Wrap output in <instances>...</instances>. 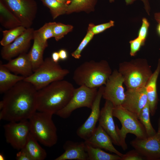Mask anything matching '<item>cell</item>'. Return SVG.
Instances as JSON below:
<instances>
[{
	"instance_id": "1",
	"label": "cell",
	"mask_w": 160,
	"mask_h": 160,
	"mask_svg": "<svg viewBox=\"0 0 160 160\" xmlns=\"http://www.w3.org/2000/svg\"><path fill=\"white\" fill-rule=\"evenodd\" d=\"M37 90L30 83L21 81L4 94L0 120L9 122L28 120L37 111Z\"/></svg>"
},
{
	"instance_id": "2",
	"label": "cell",
	"mask_w": 160,
	"mask_h": 160,
	"mask_svg": "<svg viewBox=\"0 0 160 160\" xmlns=\"http://www.w3.org/2000/svg\"><path fill=\"white\" fill-rule=\"evenodd\" d=\"M75 89L71 83L63 79L54 82L38 90L37 111L55 114L67 104Z\"/></svg>"
},
{
	"instance_id": "3",
	"label": "cell",
	"mask_w": 160,
	"mask_h": 160,
	"mask_svg": "<svg viewBox=\"0 0 160 160\" xmlns=\"http://www.w3.org/2000/svg\"><path fill=\"white\" fill-rule=\"evenodd\" d=\"M112 72L108 62L102 60L96 62L86 61L75 70L73 78L75 83L80 86L90 88H99L105 84Z\"/></svg>"
},
{
	"instance_id": "4",
	"label": "cell",
	"mask_w": 160,
	"mask_h": 160,
	"mask_svg": "<svg viewBox=\"0 0 160 160\" xmlns=\"http://www.w3.org/2000/svg\"><path fill=\"white\" fill-rule=\"evenodd\" d=\"M118 71L127 89L145 87L153 73L147 60L141 58L120 63Z\"/></svg>"
},
{
	"instance_id": "5",
	"label": "cell",
	"mask_w": 160,
	"mask_h": 160,
	"mask_svg": "<svg viewBox=\"0 0 160 160\" xmlns=\"http://www.w3.org/2000/svg\"><path fill=\"white\" fill-rule=\"evenodd\" d=\"M53 115L36 111L28 119L30 133L40 143L49 147L55 145L58 137Z\"/></svg>"
},
{
	"instance_id": "6",
	"label": "cell",
	"mask_w": 160,
	"mask_h": 160,
	"mask_svg": "<svg viewBox=\"0 0 160 160\" xmlns=\"http://www.w3.org/2000/svg\"><path fill=\"white\" fill-rule=\"evenodd\" d=\"M113 117L116 118L121 125V129L116 125V129L120 140V146L125 151L127 148L126 142L127 134L131 133L136 138L144 139L148 137L144 127L138 118L133 113L121 105L113 107Z\"/></svg>"
},
{
	"instance_id": "7",
	"label": "cell",
	"mask_w": 160,
	"mask_h": 160,
	"mask_svg": "<svg viewBox=\"0 0 160 160\" xmlns=\"http://www.w3.org/2000/svg\"><path fill=\"white\" fill-rule=\"evenodd\" d=\"M69 73L68 70L63 68L58 63H55L51 57H48L31 76L25 78L24 80L30 83L38 91L54 82L63 79Z\"/></svg>"
},
{
	"instance_id": "8",
	"label": "cell",
	"mask_w": 160,
	"mask_h": 160,
	"mask_svg": "<svg viewBox=\"0 0 160 160\" xmlns=\"http://www.w3.org/2000/svg\"><path fill=\"white\" fill-rule=\"evenodd\" d=\"M98 88L82 85L75 89L69 102L55 114L62 118L66 119L77 109L83 107L91 109L97 95Z\"/></svg>"
},
{
	"instance_id": "9",
	"label": "cell",
	"mask_w": 160,
	"mask_h": 160,
	"mask_svg": "<svg viewBox=\"0 0 160 160\" xmlns=\"http://www.w3.org/2000/svg\"><path fill=\"white\" fill-rule=\"evenodd\" d=\"M18 18L22 26L31 28L37 14L38 6L35 0H2Z\"/></svg>"
},
{
	"instance_id": "10",
	"label": "cell",
	"mask_w": 160,
	"mask_h": 160,
	"mask_svg": "<svg viewBox=\"0 0 160 160\" xmlns=\"http://www.w3.org/2000/svg\"><path fill=\"white\" fill-rule=\"evenodd\" d=\"M7 142L19 151L23 148L30 133L28 120L11 121L4 126Z\"/></svg>"
},
{
	"instance_id": "11",
	"label": "cell",
	"mask_w": 160,
	"mask_h": 160,
	"mask_svg": "<svg viewBox=\"0 0 160 160\" xmlns=\"http://www.w3.org/2000/svg\"><path fill=\"white\" fill-rule=\"evenodd\" d=\"M124 79L118 70H114L104 86L102 97L110 101L114 107L121 105L125 96Z\"/></svg>"
},
{
	"instance_id": "12",
	"label": "cell",
	"mask_w": 160,
	"mask_h": 160,
	"mask_svg": "<svg viewBox=\"0 0 160 160\" xmlns=\"http://www.w3.org/2000/svg\"><path fill=\"white\" fill-rule=\"evenodd\" d=\"M130 144L145 160H160V116L158 130L155 135L144 139L136 138Z\"/></svg>"
},
{
	"instance_id": "13",
	"label": "cell",
	"mask_w": 160,
	"mask_h": 160,
	"mask_svg": "<svg viewBox=\"0 0 160 160\" xmlns=\"http://www.w3.org/2000/svg\"><path fill=\"white\" fill-rule=\"evenodd\" d=\"M35 30L30 28L11 43L3 47L1 52L3 59L9 60L22 53H27L33 39Z\"/></svg>"
},
{
	"instance_id": "14",
	"label": "cell",
	"mask_w": 160,
	"mask_h": 160,
	"mask_svg": "<svg viewBox=\"0 0 160 160\" xmlns=\"http://www.w3.org/2000/svg\"><path fill=\"white\" fill-rule=\"evenodd\" d=\"M104 88L103 86L99 87L97 96L91 109V111L90 115L77 130V135L84 140L92 135L96 128V125L100 114V105Z\"/></svg>"
},
{
	"instance_id": "15",
	"label": "cell",
	"mask_w": 160,
	"mask_h": 160,
	"mask_svg": "<svg viewBox=\"0 0 160 160\" xmlns=\"http://www.w3.org/2000/svg\"><path fill=\"white\" fill-rule=\"evenodd\" d=\"M125 94V98L121 105L138 118L141 111L148 103L145 87L127 89Z\"/></svg>"
},
{
	"instance_id": "16",
	"label": "cell",
	"mask_w": 160,
	"mask_h": 160,
	"mask_svg": "<svg viewBox=\"0 0 160 160\" xmlns=\"http://www.w3.org/2000/svg\"><path fill=\"white\" fill-rule=\"evenodd\" d=\"M113 107L110 101L105 100L104 106L100 110L99 124L109 135L113 144L120 146V139L113 118Z\"/></svg>"
},
{
	"instance_id": "17",
	"label": "cell",
	"mask_w": 160,
	"mask_h": 160,
	"mask_svg": "<svg viewBox=\"0 0 160 160\" xmlns=\"http://www.w3.org/2000/svg\"><path fill=\"white\" fill-rule=\"evenodd\" d=\"M84 141L93 147L105 149L121 157L123 155L114 147L111 137L99 124L92 135Z\"/></svg>"
},
{
	"instance_id": "18",
	"label": "cell",
	"mask_w": 160,
	"mask_h": 160,
	"mask_svg": "<svg viewBox=\"0 0 160 160\" xmlns=\"http://www.w3.org/2000/svg\"><path fill=\"white\" fill-rule=\"evenodd\" d=\"M3 65L11 72L25 78L31 76L33 72L31 63L27 53L21 54Z\"/></svg>"
},
{
	"instance_id": "19",
	"label": "cell",
	"mask_w": 160,
	"mask_h": 160,
	"mask_svg": "<svg viewBox=\"0 0 160 160\" xmlns=\"http://www.w3.org/2000/svg\"><path fill=\"white\" fill-rule=\"evenodd\" d=\"M64 152L55 160H88L85 142L66 141L63 145Z\"/></svg>"
},
{
	"instance_id": "20",
	"label": "cell",
	"mask_w": 160,
	"mask_h": 160,
	"mask_svg": "<svg viewBox=\"0 0 160 160\" xmlns=\"http://www.w3.org/2000/svg\"><path fill=\"white\" fill-rule=\"evenodd\" d=\"M160 73V58L158 60L156 69L153 73L145 86L150 114L152 116L156 113L159 101L157 81Z\"/></svg>"
},
{
	"instance_id": "21",
	"label": "cell",
	"mask_w": 160,
	"mask_h": 160,
	"mask_svg": "<svg viewBox=\"0 0 160 160\" xmlns=\"http://www.w3.org/2000/svg\"><path fill=\"white\" fill-rule=\"evenodd\" d=\"M33 40V45L28 54L34 72L44 61L43 54L45 49L48 46V44L41 41L34 34Z\"/></svg>"
},
{
	"instance_id": "22",
	"label": "cell",
	"mask_w": 160,
	"mask_h": 160,
	"mask_svg": "<svg viewBox=\"0 0 160 160\" xmlns=\"http://www.w3.org/2000/svg\"><path fill=\"white\" fill-rule=\"evenodd\" d=\"M25 77L11 73L1 61L0 63V93L4 94Z\"/></svg>"
},
{
	"instance_id": "23",
	"label": "cell",
	"mask_w": 160,
	"mask_h": 160,
	"mask_svg": "<svg viewBox=\"0 0 160 160\" xmlns=\"http://www.w3.org/2000/svg\"><path fill=\"white\" fill-rule=\"evenodd\" d=\"M0 23L5 28L9 29L22 26L18 18L0 0Z\"/></svg>"
},
{
	"instance_id": "24",
	"label": "cell",
	"mask_w": 160,
	"mask_h": 160,
	"mask_svg": "<svg viewBox=\"0 0 160 160\" xmlns=\"http://www.w3.org/2000/svg\"><path fill=\"white\" fill-rule=\"evenodd\" d=\"M38 142V141L30 133L24 147L32 160H44L47 157V153Z\"/></svg>"
},
{
	"instance_id": "25",
	"label": "cell",
	"mask_w": 160,
	"mask_h": 160,
	"mask_svg": "<svg viewBox=\"0 0 160 160\" xmlns=\"http://www.w3.org/2000/svg\"><path fill=\"white\" fill-rule=\"evenodd\" d=\"M85 143L88 160H121V157L117 154L108 153L100 148L93 147L85 142Z\"/></svg>"
},
{
	"instance_id": "26",
	"label": "cell",
	"mask_w": 160,
	"mask_h": 160,
	"mask_svg": "<svg viewBox=\"0 0 160 160\" xmlns=\"http://www.w3.org/2000/svg\"><path fill=\"white\" fill-rule=\"evenodd\" d=\"M97 0H71L68 5L67 14L84 11L89 13L94 10Z\"/></svg>"
},
{
	"instance_id": "27",
	"label": "cell",
	"mask_w": 160,
	"mask_h": 160,
	"mask_svg": "<svg viewBox=\"0 0 160 160\" xmlns=\"http://www.w3.org/2000/svg\"><path fill=\"white\" fill-rule=\"evenodd\" d=\"M47 7L53 19L60 15L66 14L68 5L56 0H40Z\"/></svg>"
},
{
	"instance_id": "28",
	"label": "cell",
	"mask_w": 160,
	"mask_h": 160,
	"mask_svg": "<svg viewBox=\"0 0 160 160\" xmlns=\"http://www.w3.org/2000/svg\"><path fill=\"white\" fill-rule=\"evenodd\" d=\"M27 28L23 26L3 31V37L0 41L3 47L6 46L12 42L21 35Z\"/></svg>"
},
{
	"instance_id": "29",
	"label": "cell",
	"mask_w": 160,
	"mask_h": 160,
	"mask_svg": "<svg viewBox=\"0 0 160 160\" xmlns=\"http://www.w3.org/2000/svg\"><path fill=\"white\" fill-rule=\"evenodd\" d=\"M150 115V110L148 103L141 111L138 118L144 127L148 137L153 135L156 133L151 124Z\"/></svg>"
},
{
	"instance_id": "30",
	"label": "cell",
	"mask_w": 160,
	"mask_h": 160,
	"mask_svg": "<svg viewBox=\"0 0 160 160\" xmlns=\"http://www.w3.org/2000/svg\"><path fill=\"white\" fill-rule=\"evenodd\" d=\"M56 22L46 23L38 30H35L34 34L44 43H48V39L54 37L53 28Z\"/></svg>"
},
{
	"instance_id": "31",
	"label": "cell",
	"mask_w": 160,
	"mask_h": 160,
	"mask_svg": "<svg viewBox=\"0 0 160 160\" xmlns=\"http://www.w3.org/2000/svg\"><path fill=\"white\" fill-rule=\"evenodd\" d=\"M73 27L60 23H56L53 28V35L56 41H59L73 30Z\"/></svg>"
},
{
	"instance_id": "32",
	"label": "cell",
	"mask_w": 160,
	"mask_h": 160,
	"mask_svg": "<svg viewBox=\"0 0 160 160\" xmlns=\"http://www.w3.org/2000/svg\"><path fill=\"white\" fill-rule=\"evenodd\" d=\"M94 34L91 31L87 30V33L77 48L71 54L72 57L76 59H79L81 56V53L93 38Z\"/></svg>"
},
{
	"instance_id": "33",
	"label": "cell",
	"mask_w": 160,
	"mask_h": 160,
	"mask_svg": "<svg viewBox=\"0 0 160 160\" xmlns=\"http://www.w3.org/2000/svg\"><path fill=\"white\" fill-rule=\"evenodd\" d=\"M114 22L113 20H110L109 22L95 25L94 24L91 23L89 25L88 30L91 31L94 34H96L105 31L106 29L113 26Z\"/></svg>"
},
{
	"instance_id": "34",
	"label": "cell",
	"mask_w": 160,
	"mask_h": 160,
	"mask_svg": "<svg viewBox=\"0 0 160 160\" xmlns=\"http://www.w3.org/2000/svg\"><path fill=\"white\" fill-rule=\"evenodd\" d=\"M130 46V55L131 56L135 55L137 53L143 46L145 42L138 37L130 41L129 42Z\"/></svg>"
},
{
	"instance_id": "35",
	"label": "cell",
	"mask_w": 160,
	"mask_h": 160,
	"mask_svg": "<svg viewBox=\"0 0 160 160\" xmlns=\"http://www.w3.org/2000/svg\"><path fill=\"white\" fill-rule=\"evenodd\" d=\"M150 24L147 19L143 18L142 20V25L138 33V37L145 42L147 36Z\"/></svg>"
},
{
	"instance_id": "36",
	"label": "cell",
	"mask_w": 160,
	"mask_h": 160,
	"mask_svg": "<svg viewBox=\"0 0 160 160\" xmlns=\"http://www.w3.org/2000/svg\"><path fill=\"white\" fill-rule=\"evenodd\" d=\"M145 158L137 150L135 149L123 154L121 160H143Z\"/></svg>"
},
{
	"instance_id": "37",
	"label": "cell",
	"mask_w": 160,
	"mask_h": 160,
	"mask_svg": "<svg viewBox=\"0 0 160 160\" xmlns=\"http://www.w3.org/2000/svg\"><path fill=\"white\" fill-rule=\"evenodd\" d=\"M16 159L17 160H32L24 147L19 150V151L17 153Z\"/></svg>"
},
{
	"instance_id": "38",
	"label": "cell",
	"mask_w": 160,
	"mask_h": 160,
	"mask_svg": "<svg viewBox=\"0 0 160 160\" xmlns=\"http://www.w3.org/2000/svg\"><path fill=\"white\" fill-rule=\"evenodd\" d=\"M60 56V59L62 60H66L68 57V55L67 51L64 49H61L58 52Z\"/></svg>"
},
{
	"instance_id": "39",
	"label": "cell",
	"mask_w": 160,
	"mask_h": 160,
	"mask_svg": "<svg viewBox=\"0 0 160 160\" xmlns=\"http://www.w3.org/2000/svg\"><path fill=\"white\" fill-rule=\"evenodd\" d=\"M51 58L52 60L55 63H58L60 57L58 52H55L52 55Z\"/></svg>"
},
{
	"instance_id": "40",
	"label": "cell",
	"mask_w": 160,
	"mask_h": 160,
	"mask_svg": "<svg viewBox=\"0 0 160 160\" xmlns=\"http://www.w3.org/2000/svg\"><path fill=\"white\" fill-rule=\"evenodd\" d=\"M137 0H134L135 1ZM142 1L144 5L145 8L147 13L149 15V11L150 10V7L148 2L149 0H140Z\"/></svg>"
},
{
	"instance_id": "41",
	"label": "cell",
	"mask_w": 160,
	"mask_h": 160,
	"mask_svg": "<svg viewBox=\"0 0 160 160\" xmlns=\"http://www.w3.org/2000/svg\"><path fill=\"white\" fill-rule=\"evenodd\" d=\"M154 17L155 19L158 23L160 22V12L155 13Z\"/></svg>"
},
{
	"instance_id": "42",
	"label": "cell",
	"mask_w": 160,
	"mask_h": 160,
	"mask_svg": "<svg viewBox=\"0 0 160 160\" xmlns=\"http://www.w3.org/2000/svg\"><path fill=\"white\" fill-rule=\"evenodd\" d=\"M59 2L68 5L71 2V0H56Z\"/></svg>"
},
{
	"instance_id": "43",
	"label": "cell",
	"mask_w": 160,
	"mask_h": 160,
	"mask_svg": "<svg viewBox=\"0 0 160 160\" xmlns=\"http://www.w3.org/2000/svg\"><path fill=\"white\" fill-rule=\"evenodd\" d=\"M156 30L158 34L160 36V22L158 23L156 28Z\"/></svg>"
},
{
	"instance_id": "44",
	"label": "cell",
	"mask_w": 160,
	"mask_h": 160,
	"mask_svg": "<svg viewBox=\"0 0 160 160\" xmlns=\"http://www.w3.org/2000/svg\"><path fill=\"white\" fill-rule=\"evenodd\" d=\"M125 1L127 5L131 4L135 1L134 0H125Z\"/></svg>"
},
{
	"instance_id": "45",
	"label": "cell",
	"mask_w": 160,
	"mask_h": 160,
	"mask_svg": "<svg viewBox=\"0 0 160 160\" xmlns=\"http://www.w3.org/2000/svg\"><path fill=\"white\" fill-rule=\"evenodd\" d=\"M4 107V103L2 100L0 102V110L1 111Z\"/></svg>"
},
{
	"instance_id": "46",
	"label": "cell",
	"mask_w": 160,
	"mask_h": 160,
	"mask_svg": "<svg viewBox=\"0 0 160 160\" xmlns=\"http://www.w3.org/2000/svg\"><path fill=\"white\" fill-rule=\"evenodd\" d=\"M5 158L4 155L2 153L0 154V160H5Z\"/></svg>"
},
{
	"instance_id": "47",
	"label": "cell",
	"mask_w": 160,
	"mask_h": 160,
	"mask_svg": "<svg viewBox=\"0 0 160 160\" xmlns=\"http://www.w3.org/2000/svg\"><path fill=\"white\" fill-rule=\"evenodd\" d=\"M110 1H114V0H110Z\"/></svg>"
}]
</instances>
